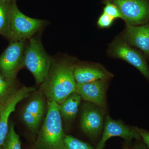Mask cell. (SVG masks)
<instances>
[{"instance_id":"obj_1","label":"cell","mask_w":149,"mask_h":149,"mask_svg":"<svg viewBox=\"0 0 149 149\" xmlns=\"http://www.w3.org/2000/svg\"><path fill=\"white\" fill-rule=\"evenodd\" d=\"M76 64L70 59L52 62L47 76L40 89L48 101L60 105L75 92L77 83L74 71Z\"/></svg>"},{"instance_id":"obj_2","label":"cell","mask_w":149,"mask_h":149,"mask_svg":"<svg viewBox=\"0 0 149 149\" xmlns=\"http://www.w3.org/2000/svg\"><path fill=\"white\" fill-rule=\"evenodd\" d=\"M35 143L37 149H63L65 135L62 123L59 105L47 102V115L38 132Z\"/></svg>"},{"instance_id":"obj_3","label":"cell","mask_w":149,"mask_h":149,"mask_svg":"<svg viewBox=\"0 0 149 149\" xmlns=\"http://www.w3.org/2000/svg\"><path fill=\"white\" fill-rule=\"evenodd\" d=\"M29 40L24 51V65L34 76L36 83L41 85L47 76L53 60L39 39L32 37Z\"/></svg>"},{"instance_id":"obj_4","label":"cell","mask_w":149,"mask_h":149,"mask_svg":"<svg viewBox=\"0 0 149 149\" xmlns=\"http://www.w3.org/2000/svg\"><path fill=\"white\" fill-rule=\"evenodd\" d=\"M46 22L25 15L19 9L16 2L11 5L8 39L10 41H26L45 25Z\"/></svg>"},{"instance_id":"obj_5","label":"cell","mask_w":149,"mask_h":149,"mask_svg":"<svg viewBox=\"0 0 149 149\" xmlns=\"http://www.w3.org/2000/svg\"><path fill=\"white\" fill-rule=\"evenodd\" d=\"M26 41H10L0 55V71L9 80L16 82L19 70L25 66L24 54Z\"/></svg>"},{"instance_id":"obj_6","label":"cell","mask_w":149,"mask_h":149,"mask_svg":"<svg viewBox=\"0 0 149 149\" xmlns=\"http://www.w3.org/2000/svg\"><path fill=\"white\" fill-rule=\"evenodd\" d=\"M120 11L126 24L138 26L149 21L148 0H112Z\"/></svg>"},{"instance_id":"obj_7","label":"cell","mask_w":149,"mask_h":149,"mask_svg":"<svg viewBox=\"0 0 149 149\" xmlns=\"http://www.w3.org/2000/svg\"><path fill=\"white\" fill-rule=\"evenodd\" d=\"M111 55L121 59L135 67L149 81V67L145 57L123 40L117 38L109 47Z\"/></svg>"},{"instance_id":"obj_8","label":"cell","mask_w":149,"mask_h":149,"mask_svg":"<svg viewBox=\"0 0 149 149\" xmlns=\"http://www.w3.org/2000/svg\"><path fill=\"white\" fill-rule=\"evenodd\" d=\"M113 137H121L127 141L134 139H141L136 126L126 125L121 120H114L109 116L107 115L105 119L102 136L96 149H103L106 142Z\"/></svg>"},{"instance_id":"obj_9","label":"cell","mask_w":149,"mask_h":149,"mask_svg":"<svg viewBox=\"0 0 149 149\" xmlns=\"http://www.w3.org/2000/svg\"><path fill=\"white\" fill-rule=\"evenodd\" d=\"M105 111L87 102L82 109L80 124L82 130L88 136L96 137L101 133L104 127Z\"/></svg>"},{"instance_id":"obj_10","label":"cell","mask_w":149,"mask_h":149,"mask_svg":"<svg viewBox=\"0 0 149 149\" xmlns=\"http://www.w3.org/2000/svg\"><path fill=\"white\" fill-rule=\"evenodd\" d=\"M107 83L108 80H101L84 84L77 83L75 92L84 100L106 111V93Z\"/></svg>"},{"instance_id":"obj_11","label":"cell","mask_w":149,"mask_h":149,"mask_svg":"<svg viewBox=\"0 0 149 149\" xmlns=\"http://www.w3.org/2000/svg\"><path fill=\"white\" fill-rule=\"evenodd\" d=\"M35 91L36 89L34 87L23 86L18 89L15 95L3 106L0 115V149L8 133L10 125L9 120L10 115L15 110L18 103L29 97Z\"/></svg>"},{"instance_id":"obj_12","label":"cell","mask_w":149,"mask_h":149,"mask_svg":"<svg viewBox=\"0 0 149 149\" xmlns=\"http://www.w3.org/2000/svg\"><path fill=\"white\" fill-rule=\"evenodd\" d=\"M74 75L75 81L78 84L98 80H108L113 77L112 74L100 65L91 63L76 64Z\"/></svg>"},{"instance_id":"obj_13","label":"cell","mask_w":149,"mask_h":149,"mask_svg":"<svg viewBox=\"0 0 149 149\" xmlns=\"http://www.w3.org/2000/svg\"><path fill=\"white\" fill-rule=\"evenodd\" d=\"M123 39L128 45L141 49L149 60V22L140 26L126 24Z\"/></svg>"},{"instance_id":"obj_14","label":"cell","mask_w":149,"mask_h":149,"mask_svg":"<svg viewBox=\"0 0 149 149\" xmlns=\"http://www.w3.org/2000/svg\"><path fill=\"white\" fill-rule=\"evenodd\" d=\"M80 95L76 92L72 93L59 105L61 117L66 121H71L75 118L81 102Z\"/></svg>"},{"instance_id":"obj_15","label":"cell","mask_w":149,"mask_h":149,"mask_svg":"<svg viewBox=\"0 0 149 149\" xmlns=\"http://www.w3.org/2000/svg\"><path fill=\"white\" fill-rule=\"evenodd\" d=\"M45 95L40 90L34 92L32 97L24 107L23 111L32 113L33 115L42 119L45 109Z\"/></svg>"},{"instance_id":"obj_16","label":"cell","mask_w":149,"mask_h":149,"mask_svg":"<svg viewBox=\"0 0 149 149\" xmlns=\"http://www.w3.org/2000/svg\"><path fill=\"white\" fill-rule=\"evenodd\" d=\"M18 90L16 82L9 80L0 71V105L4 106Z\"/></svg>"},{"instance_id":"obj_17","label":"cell","mask_w":149,"mask_h":149,"mask_svg":"<svg viewBox=\"0 0 149 149\" xmlns=\"http://www.w3.org/2000/svg\"><path fill=\"white\" fill-rule=\"evenodd\" d=\"M12 4L7 3L0 1V35L7 39L9 31Z\"/></svg>"},{"instance_id":"obj_18","label":"cell","mask_w":149,"mask_h":149,"mask_svg":"<svg viewBox=\"0 0 149 149\" xmlns=\"http://www.w3.org/2000/svg\"><path fill=\"white\" fill-rule=\"evenodd\" d=\"M0 149H22L20 138L15 129L13 123H10L8 133Z\"/></svg>"},{"instance_id":"obj_19","label":"cell","mask_w":149,"mask_h":149,"mask_svg":"<svg viewBox=\"0 0 149 149\" xmlns=\"http://www.w3.org/2000/svg\"><path fill=\"white\" fill-rule=\"evenodd\" d=\"M63 149H94L90 144L73 136L65 135Z\"/></svg>"},{"instance_id":"obj_20","label":"cell","mask_w":149,"mask_h":149,"mask_svg":"<svg viewBox=\"0 0 149 149\" xmlns=\"http://www.w3.org/2000/svg\"><path fill=\"white\" fill-rule=\"evenodd\" d=\"M21 117L23 122L29 130L33 133H38L42 120L32 113L24 111L22 113Z\"/></svg>"},{"instance_id":"obj_21","label":"cell","mask_w":149,"mask_h":149,"mask_svg":"<svg viewBox=\"0 0 149 149\" xmlns=\"http://www.w3.org/2000/svg\"><path fill=\"white\" fill-rule=\"evenodd\" d=\"M104 13L114 19L118 18L123 19L122 15L117 7L114 4L109 2H107L104 8Z\"/></svg>"},{"instance_id":"obj_22","label":"cell","mask_w":149,"mask_h":149,"mask_svg":"<svg viewBox=\"0 0 149 149\" xmlns=\"http://www.w3.org/2000/svg\"><path fill=\"white\" fill-rule=\"evenodd\" d=\"M114 19L111 17L103 13L99 17L97 21V24L101 28H108L111 26L113 23Z\"/></svg>"},{"instance_id":"obj_23","label":"cell","mask_w":149,"mask_h":149,"mask_svg":"<svg viewBox=\"0 0 149 149\" xmlns=\"http://www.w3.org/2000/svg\"><path fill=\"white\" fill-rule=\"evenodd\" d=\"M136 128L141 136V139H143L144 143L149 149V131L136 126Z\"/></svg>"},{"instance_id":"obj_24","label":"cell","mask_w":149,"mask_h":149,"mask_svg":"<svg viewBox=\"0 0 149 149\" xmlns=\"http://www.w3.org/2000/svg\"><path fill=\"white\" fill-rule=\"evenodd\" d=\"M0 1L8 4H12L15 2V0H0Z\"/></svg>"},{"instance_id":"obj_25","label":"cell","mask_w":149,"mask_h":149,"mask_svg":"<svg viewBox=\"0 0 149 149\" xmlns=\"http://www.w3.org/2000/svg\"><path fill=\"white\" fill-rule=\"evenodd\" d=\"M136 149H146L143 146H139V148H137Z\"/></svg>"},{"instance_id":"obj_26","label":"cell","mask_w":149,"mask_h":149,"mask_svg":"<svg viewBox=\"0 0 149 149\" xmlns=\"http://www.w3.org/2000/svg\"><path fill=\"white\" fill-rule=\"evenodd\" d=\"M3 106H2L0 105V115H1V112L2 111V110Z\"/></svg>"},{"instance_id":"obj_27","label":"cell","mask_w":149,"mask_h":149,"mask_svg":"<svg viewBox=\"0 0 149 149\" xmlns=\"http://www.w3.org/2000/svg\"><path fill=\"white\" fill-rule=\"evenodd\" d=\"M35 149H36V148H35Z\"/></svg>"},{"instance_id":"obj_28","label":"cell","mask_w":149,"mask_h":149,"mask_svg":"<svg viewBox=\"0 0 149 149\" xmlns=\"http://www.w3.org/2000/svg\"></svg>"}]
</instances>
